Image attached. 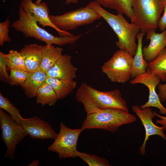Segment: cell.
<instances>
[{
  "label": "cell",
  "mask_w": 166,
  "mask_h": 166,
  "mask_svg": "<svg viewBox=\"0 0 166 166\" xmlns=\"http://www.w3.org/2000/svg\"><path fill=\"white\" fill-rule=\"evenodd\" d=\"M88 5L101 15L116 33L118 38L116 44L120 50L133 57L137 48L136 41L140 31V27L134 23H129L121 14L115 15L108 12L95 1Z\"/></svg>",
  "instance_id": "6da1fadb"
},
{
  "label": "cell",
  "mask_w": 166,
  "mask_h": 166,
  "mask_svg": "<svg viewBox=\"0 0 166 166\" xmlns=\"http://www.w3.org/2000/svg\"><path fill=\"white\" fill-rule=\"evenodd\" d=\"M75 97L77 102L83 105L87 114L107 108L119 109L129 113L126 102L118 89L102 91L84 83L77 89Z\"/></svg>",
  "instance_id": "7a4b0ae2"
},
{
  "label": "cell",
  "mask_w": 166,
  "mask_h": 166,
  "mask_svg": "<svg viewBox=\"0 0 166 166\" xmlns=\"http://www.w3.org/2000/svg\"><path fill=\"white\" fill-rule=\"evenodd\" d=\"M19 18L14 22L10 27L16 31L21 32L26 38H34L45 42L46 45L55 44L60 45L75 43L81 35L67 36H55L43 28L40 27L38 22L28 12L20 6Z\"/></svg>",
  "instance_id": "3957f363"
},
{
  "label": "cell",
  "mask_w": 166,
  "mask_h": 166,
  "mask_svg": "<svg viewBox=\"0 0 166 166\" xmlns=\"http://www.w3.org/2000/svg\"><path fill=\"white\" fill-rule=\"evenodd\" d=\"M136 120L134 115L121 109H97L87 114L80 129L81 131L86 129H102L113 133L121 126L132 123Z\"/></svg>",
  "instance_id": "277c9868"
},
{
  "label": "cell",
  "mask_w": 166,
  "mask_h": 166,
  "mask_svg": "<svg viewBox=\"0 0 166 166\" xmlns=\"http://www.w3.org/2000/svg\"><path fill=\"white\" fill-rule=\"evenodd\" d=\"M166 5V0H133L134 23L145 34L156 29L161 14Z\"/></svg>",
  "instance_id": "5b68a950"
},
{
  "label": "cell",
  "mask_w": 166,
  "mask_h": 166,
  "mask_svg": "<svg viewBox=\"0 0 166 166\" xmlns=\"http://www.w3.org/2000/svg\"><path fill=\"white\" fill-rule=\"evenodd\" d=\"M53 24L64 31L74 30L100 19L101 15L88 4L86 6L67 12L60 15H49Z\"/></svg>",
  "instance_id": "8992f818"
},
{
  "label": "cell",
  "mask_w": 166,
  "mask_h": 166,
  "mask_svg": "<svg viewBox=\"0 0 166 166\" xmlns=\"http://www.w3.org/2000/svg\"><path fill=\"white\" fill-rule=\"evenodd\" d=\"M133 57L121 50L116 51L101 67L102 72L113 82L124 83L131 76Z\"/></svg>",
  "instance_id": "52a82bcc"
},
{
  "label": "cell",
  "mask_w": 166,
  "mask_h": 166,
  "mask_svg": "<svg viewBox=\"0 0 166 166\" xmlns=\"http://www.w3.org/2000/svg\"><path fill=\"white\" fill-rule=\"evenodd\" d=\"M0 124L1 138L7 148L4 157L13 159L18 144L28 135L22 125L1 109H0Z\"/></svg>",
  "instance_id": "ba28073f"
},
{
  "label": "cell",
  "mask_w": 166,
  "mask_h": 166,
  "mask_svg": "<svg viewBox=\"0 0 166 166\" xmlns=\"http://www.w3.org/2000/svg\"><path fill=\"white\" fill-rule=\"evenodd\" d=\"M81 131L80 128L71 129L61 122L59 132L48 150L57 153L60 159L77 157V142Z\"/></svg>",
  "instance_id": "9c48e42d"
},
{
  "label": "cell",
  "mask_w": 166,
  "mask_h": 166,
  "mask_svg": "<svg viewBox=\"0 0 166 166\" xmlns=\"http://www.w3.org/2000/svg\"><path fill=\"white\" fill-rule=\"evenodd\" d=\"M20 6L25 11L28 13L42 27L48 26L54 29L61 36L74 35L69 31L61 30L52 22L49 18V10L46 3L41 2L36 4L33 0H22Z\"/></svg>",
  "instance_id": "30bf717a"
},
{
  "label": "cell",
  "mask_w": 166,
  "mask_h": 166,
  "mask_svg": "<svg viewBox=\"0 0 166 166\" xmlns=\"http://www.w3.org/2000/svg\"><path fill=\"white\" fill-rule=\"evenodd\" d=\"M160 79L156 74L147 69L146 72L136 77L130 81L132 84L141 83L147 86L149 89L148 100L145 104L140 107L141 109L150 107H155L159 110L162 114L166 115V108L161 103L160 98L156 91V86L159 85Z\"/></svg>",
  "instance_id": "8fae6325"
},
{
  "label": "cell",
  "mask_w": 166,
  "mask_h": 166,
  "mask_svg": "<svg viewBox=\"0 0 166 166\" xmlns=\"http://www.w3.org/2000/svg\"><path fill=\"white\" fill-rule=\"evenodd\" d=\"M132 109L140 120L145 129L144 140L142 145L139 148L140 155H144L145 153L146 143L149 137L154 135H158L166 140V136L163 132L166 129L163 126L159 127L153 123L152 119L156 116L151 107L141 109L139 105H133Z\"/></svg>",
  "instance_id": "7c38bea8"
},
{
  "label": "cell",
  "mask_w": 166,
  "mask_h": 166,
  "mask_svg": "<svg viewBox=\"0 0 166 166\" xmlns=\"http://www.w3.org/2000/svg\"><path fill=\"white\" fill-rule=\"evenodd\" d=\"M21 124L27 135L33 139L55 140L58 135L50 124L37 117L23 118Z\"/></svg>",
  "instance_id": "4fadbf2b"
},
{
  "label": "cell",
  "mask_w": 166,
  "mask_h": 166,
  "mask_svg": "<svg viewBox=\"0 0 166 166\" xmlns=\"http://www.w3.org/2000/svg\"><path fill=\"white\" fill-rule=\"evenodd\" d=\"M72 56L62 55L54 65L46 73L47 77L65 80H73L76 77L77 68L71 62Z\"/></svg>",
  "instance_id": "5bb4252c"
},
{
  "label": "cell",
  "mask_w": 166,
  "mask_h": 166,
  "mask_svg": "<svg viewBox=\"0 0 166 166\" xmlns=\"http://www.w3.org/2000/svg\"><path fill=\"white\" fill-rule=\"evenodd\" d=\"M156 29H152L146 33V39L150 40L149 45L142 49L143 57L148 62L155 59L166 46V30L156 33Z\"/></svg>",
  "instance_id": "9a60e30c"
},
{
  "label": "cell",
  "mask_w": 166,
  "mask_h": 166,
  "mask_svg": "<svg viewBox=\"0 0 166 166\" xmlns=\"http://www.w3.org/2000/svg\"><path fill=\"white\" fill-rule=\"evenodd\" d=\"M42 47L37 44H31L25 45L19 51L24 60L26 67L28 72L40 69Z\"/></svg>",
  "instance_id": "2e32d148"
},
{
  "label": "cell",
  "mask_w": 166,
  "mask_h": 166,
  "mask_svg": "<svg viewBox=\"0 0 166 166\" xmlns=\"http://www.w3.org/2000/svg\"><path fill=\"white\" fill-rule=\"evenodd\" d=\"M47 77L46 73L41 69L29 72L25 81L21 86L26 95L29 98L36 97L38 89Z\"/></svg>",
  "instance_id": "e0dca14e"
},
{
  "label": "cell",
  "mask_w": 166,
  "mask_h": 166,
  "mask_svg": "<svg viewBox=\"0 0 166 166\" xmlns=\"http://www.w3.org/2000/svg\"><path fill=\"white\" fill-rule=\"evenodd\" d=\"M104 7L116 10L118 13L124 14L134 23V14L132 6L133 0H95Z\"/></svg>",
  "instance_id": "ac0fdd59"
},
{
  "label": "cell",
  "mask_w": 166,
  "mask_h": 166,
  "mask_svg": "<svg viewBox=\"0 0 166 166\" xmlns=\"http://www.w3.org/2000/svg\"><path fill=\"white\" fill-rule=\"evenodd\" d=\"M145 34L140 32L137 35L138 46L132 64L131 77L134 78L145 73L147 69L148 63L144 58L142 51V41Z\"/></svg>",
  "instance_id": "d6986e66"
},
{
  "label": "cell",
  "mask_w": 166,
  "mask_h": 166,
  "mask_svg": "<svg viewBox=\"0 0 166 166\" xmlns=\"http://www.w3.org/2000/svg\"><path fill=\"white\" fill-rule=\"evenodd\" d=\"M62 49L53 45L42 46L40 69L46 73L62 56Z\"/></svg>",
  "instance_id": "ffe728a7"
},
{
  "label": "cell",
  "mask_w": 166,
  "mask_h": 166,
  "mask_svg": "<svg viewBox=\"0 0 166 166\" xmlns=\"http://www.w3.org/2000/svg\"><path fill=\"white\" fill-rule=\"evenodd\" d=\"M45 81L53 87L58 100L64 99L76 87L77 83L73 80H65L47 77Z\"/></svg>",
  "instance_id": "44dd1931"
},
{
  "label": "cell",
  "mask_w": 166,
  "mask_h": 166,
  "mask_svg": "<svg viewBox=\"0 0 166 166\" xmlns=\"http://www.w3.org/2000/svg\"><path fill=\"white\" fill-rule=\"evenodd\" d=\"M36 102L42 105L53 106L58 100L56 94L52 86L46 81L38 89Z\"/></svg>",
  "instance_id": "7402d4cb"
},
{
  "label": "cell",
  "mask_w": 166,
  "mask_h": 166,
  "mask_svg": "<svg viewBox=\"0 0 166 166\" xmlns=\"http://www.w3.org/2000/svg\"><path fill=\"white\" fill-rule=\"evenodd\" d=\"M147 69L157 75L163 81H166V47L152 61L148 62Z\"/></svg>",
  "instance_id": "603a6c76"
},
{
  "label": "cell",
  "mask_w": 166,
  "mask_h": 166,
  "mask_svg": "<svg viewBox=\"0 0 166 166\" xmlns=\"http://www.w3.org/2000/svg\"><path fill=\"white\" fill-rule=\"evenodd\" d=\"M0 108L9 113L13 118L18 124H21L23 118L17 108L7 98L0 93Z\"/></svg>",
  "instance_id": "cb8c5ba5"
},
{
  "label": "cell",
  "mask_w": 166,
  "mask_h": 166,
  "mask_svg": "<svg viewBox=\"0 0 166 166\" xmlns=\"http://www.w3.org/2000/svg\"><path fill=\"white\" fill-rule=\"evenodd\" d=\"M6 56L8 59L7 67L9 69H21L27 71L24 60L19 52L11 49Z\"/></svg>",
  "instance_id": "d4e9b609"
},
{
  "label": "cell",
  "mask_w": 166,
  "mask_h": 166,
  "mask_svg": "<svg viewBox=\"0 0 166 166\" xmlns=\"http://www.w3.org/2000/svg\"><path fill=\"white\" fill-rule=\"evenodd\" d=\"M77 156L85 162L89 166H110L109 161L106 159L94 154H89L77 151Z\"/></svg>",
  "instance_id": "484cf974"
},
{
  "label": "cell",
  "mask_w": 166,
  "mask_h": 166,
  "mask_svg": "<svg viewBox=\"0 0 166 166\" xmlns=\"http://www.w3.org/2000/svg\"><path fill=\"white\" fill-rule=\"evenodd\" d=\"M10 72L8 80L10 85L20 86L25 81L29 72L21 69H12Z\"/></svg>",
  "instance_id": "4316f807"
},
{
  "label": "cell",
  "mask_w": 166,
  "mask_h": 166,
  "mask_svg": "<svg viewBox=\"0 0 166 166\" xmlns=\"http://www.w3.org/2000/svg\"><path fill=\"white\" fill-rule=\"evenodd\" d=\"M9 17H8L5 20L0 23V45L3 46L6 42H10L11 38L9 36V32L10 27Z\"/></svg>",
  "instance_id": "83f0119b"
},
{
  "label": "cell",
  "mask_w": 166,
  "mask_h": 166,
  "mask_svg": "<svg viewBox=\"0 0 166 166\" xmlns=\"http://www.w3.org/2000/svg\"><path fill=\"white\" fill-rule=\"evenodd\" d=\"M8 59L6 54L0 52V77L2 80L8 81L9 76L7 72Z\"/></svg>",
  "instance_id": "f1b7e54d"
},
{
  "label": "cell",
  "mask_w": 166,
  "mask_h": 166,
  "mask_svg": "<svg viewBox=\"0 0 166 166\" xmlns=\"http://www.w3.org/2000/svg\"><path fill=\"white\" fill-rule=\"evenodd\" d=\"M158 95L161 102H164L166 101V83L158 85Z\"/></svg>",
  "instance_id": "f546056e"
},
{
  "label": "cell",
  "mask_w": 166,
  "mask_h": 166,
  "mask_svg": "<svg viewBox=\"0 0 166 166\" xmlns=\"http://www.w3.org/2000/svg\"><path fill=\"white\" fill-rule=\"evenodd\" d=\"M163 10V15L160 18L158 25L160 30L162 31L165 30L166 29V5L164 6Z\"/></svg>",
  "instance_id": "4dcf8cb0"
},
{
  "label": "cell",
  "mask_w": 166,
  "mask_h": 166,
  "mask_svg": "<svg viewBox=\"0 0 166 166\" xmlns=\"http://www.w3.org/2000/svg\"><path fill=\"white\" fill-rule=\"evenodd\" d=\"M154 114L156 116L158 117L160 119L156 120V122L160 124L166 129V116H162L159 114L156 113L155 111H154Z\"/></svg>",
  "instance_id": "1f68e13d"
},
{
  "label": "cell",
  "mask_w": 166,
  "mask_h": 166,
  "mask_svg": "<svg viewBox=\"0 0 166 166\" xmlns=\"http://www.w3.org/2000/svg\"><path fill=\"white\" fill-rule=\"evenodd\" d=\"M42 0H36L34 2L36 4H38L41 2ZM78 2V0H65V3L66 4H76Z\"/></svg>",
  "instance_id": "d6a6232c"
},
{
  "label": "cell",
  "mask_w": 166,
  "mask_h": 166,
  "mask_svg": "<svg viewBox=\"0 0 166 166\" xmlns=\"http://www.w3.org/2000/svg\"><path fill=\"white\" fill-rule=\"evenodd\" d=\"M39 162L38 160H35L32 161L29 166H37L39 164Z\"/></svg>",
  "instance_id": "836d02e7"
}]
</instances>
